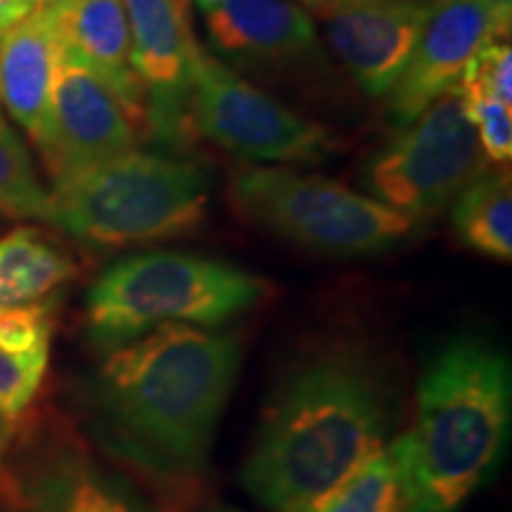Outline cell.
<instances>
[{"label": "cell", "mask_w": 512, "mask_h": 512, "mask_svg": "<svg viewBox=\"0 0 512 512\" xmlns=\"http://www.w3.org/2000/svg\"><path fill=\"white\" fill-rule=\"evenodd\" d=\"M145 124L91 69L60 53L48 133L38 145L53 183L138 150Z\"/></svg>", "instance_id": "30bf717a"}, {"label": "cell", "mask_w": 512, "mask_h": 512, "mask_svg": "<svg viewBox=\"0 0 512 512\" xmlns=\"http://www.w3.org/2000/svg\"><path fill=\"white\" fill-rule=\"evenodd\" d=\"M0 512H157L140 489L62 425H38L0 467Z\"/></svg>", "instance_id": "ba28073f"}, {"label": "cell", "mask_w": 512, "mask_h": 512, "mask_svg": "<svg viewBox=\"0 0 512 512\" xmlns=\"http://www.w3.org/2000/svg\"><path fill=\"white\" fill-rule=\"evenodd\" d=\"M304 3H309V5H316V8H320V10L325 8V0H304Z\"/></svg>", "instance_id": "83f0119b"}, {"label": "cell", "mask_w": 512, "mask_h": 512, "mask_svg": "<svg viewBox=\"0 0 512 512\" xmlns=\"http://www.w3.org/2000/svg\"><path fill=\"white\" fill-rule=\"evenodd\" d=\"M55 306L0 311V415L17 420L41 392L50 366Z\"/></svg>", "instance_id": "e0dca14e"}, {"label": "cell", "mask_w": 512, "mask_h": 512, "mask_svg": "<svg viewBox=\"0 0 512 512\" xmlns=\"http://www.w3.org/2000/svg\"><path fill=\"white\" fill-rule=\"evenodd\" d=\"M512 0H434L418 46L389 93V114L406 126L456 86L465 64L489 43L508 36Z\"/></svg>", "instance_id": "8fae6325"}, {"label": "cell", "mask_w": 512, "mask_h": 512, "mask_svg": "<svg viewBox=\"0 0 512 512\" xmlns=\"http://www.w3.org/2000/svg\"><path fill=\"white\" fill-rule=\"evenodd\" d=\"M453 91L460 95H477L512 105V50L510 43L494 41L484 46L465 64Z\"/></svg>", "instance_id": "7402d4cb"}, {"label": "cell", "mask_w": 512, "mask_h": 512, "mask_svg": "<svg viewBox=\"0 0 512 512\" xmlns=\"http://www.w3.org/2000/svg\"><path fill=\"white\" fill-rule=\"evenodd\" d=\"M512 425L510 358L482 335H460L427 358L406 448L411 512H460L496 472Z\"/></svg>", "instance_id": "3957f363"}, {"label": "cell", "mask_w": 512, "mask_h": 512, "mask_svg": "<svg viewBox=\"0 0 512 512\" xmlns=\"http://www.w3.org/2000/svg\"><path fill=\"white\" fill-rule=\"evenodd\" d=\"M233 207L254 226L330 256L387 252L418 226L335 178L290 166H247L230 181Z\"/></svg>", "instance_id": "8992f818"}, {"label": "cell", "mask_w": 512, "mask_h": 512, "mask_svg": "<svg viewBox=\"0 0 512 512\" xmlns=\"http://www.w3.org/2000/svg\"><path fill=\"white\" fill-rule=\"evenodd\" d=\"M204 512H245V510L233 508V505H211V508H207Z\"/></svg>", "instance_id": "4316f807"}, {"label": "cell", "mask_w": 512, "mask_h": 512, "mask_svg": "<svg viewBox=\"0 0 512 512\" xmlns=\"http://www.w3.org/2000/svg\"><path fill=\"white\" fill-rule=\"evenodd\" d=\"M484 159L463 100L451 88L370 159L363 183L377 202L420 223L453 202L484 171Z\"/></svg>", "instance_id": "52a82bcc"}, {"label": "cell", "mask_w": 512, "mask_h": 512, "mask_svg": "<svg viewBox=\"0 0 512 512\" xmlns=\"http://www.w3.org/2000/svg\"><path fill=\"white\" fill-rule=\"evenodd\" d=\"M299 512H411V482L403 439L389 441Z\"/></svg>", "instance_id": "d6986e66"}, {"label": "cell", "mask_w": 512, "mask_h": 512, "mask_svg": "<svg viewBox=\"0 0 512 512\" xmlns=\"http://www.w3.org/2000/svg\"><path fill=\"white\" fill-rule=\"evenodd\" d=\"M12 444H15V420L0 415V467L8 458Z\"/></svg>", "instance_id": "d4e9b609"}, {"label": "cell", "mask_w": 512, "mask_h": 512, "mask_svg": "<svg viewBox=\"0 0 512 512\" xmlns=\"http://www.w3.org/2000/svg\"><path fill=\"white\" fill-rule=\"evenodd\" d=\"M204 22L211 46L230 60L287 62L316 46L311 15L292 0H221Z\"/></svg>", "instance_id": "2e32d148"}, {"label": "cell", "mask_w": 512, "mask_h": 512, "mask_svg": "<svg viewBox=\"0 0 512 512\" xmlns=\"http://www.w3.org/2000/svg\"><path fill=\"white\" fill-rule=\"evenodd\" d=\"M74 275V256L46 230L22 226L0 238V311L43 302Z\"/></svg>", "instance_id": "ac0fdd59"}, {"label": "cell", "mask_w": 512, "mask_h": 512, "mask_svg": "<svg viewBox=\"0 0 512 512\" xmlns=\"http://www.w3.org/2000/svg\"><path fill=\"white\" fill-rule=\"evenodd\" d=\"M242 366L235 330L162 325L110 351L83 377L76 406L95 451L159 489L207 475Z\"/></svg>", "instance_id": "6da1fadb"}, {"label": "cell", "mask_w": 512, "mask_h": 512, "mask_svg": "<svg viewBox=\"0 0 512 512\" xmlns=\"http://www.w3.org/2000/svg\"><path fill=\"white\" fill-rule=\"evenodd\" d=\"M55 10L60 53L107 83L128 110L147 121L145 91L131 67V31L124 0H48Z\"/></svg>", "instance_id": "9a60e30c"}, {"label": "cell", "mask_w": 512, "mask_h": 512, "mask_svg": "<svg viewBox=\"0 0 512 512\" xmlns=\"http://www.w3.org/2000/svg\"><path fill=\"white\" fill-rule=\"evenodd\" d=\"M460 100L467 119L475 126L484 157L498 166L508 164L512 157V105L477 95H460Z\"/></svg>", "instance_id": "603a6c76"}, {"label": "cell", "mask_w": 512, "mask_h": 512, "mask_svg": "<svg viewBox=\"0 0 512 512\" xmlns=\"http://www.w3.org/2000/svg\"><path fill=\"white\" fill-rule=\"evenodd\" d=\"M209 195L197 162L133 150L53 183L46 223L102 252L155 245L200 230Z\"/></svg>", "instance_id": "5b68a950"}, {"label": "cell", "mask_w": 512, "mask_h": 512, "mask_svg": "<svg viewBox=\"0 0 512 512\" xmlns=\"http://www.w3.org/2000/svg\"><path fill=\"white\" fill-rule=\"evenodd\" d=\"M60 62L55 10L43 0L0 36V100L38 147L46 140Z\"/></svg>", "instance_id": "5bb4252c"}, {"label": "cell", "mask_w": 512, "mask_h": 512, "mask_svg": "<svg viewBox=\"0 0 512 512\" xmlns=\"http://www.w3.org/2000/svg\"><path fill=\"white\" fill-rule=\"evenodd\" d=\"M131 67L145 91L147 119L166 143H183L192 124V74L200 53L185 0H124Z\"/></svg>", "instance_id": "7c38bea8"}, {"label": "cell", "mask_w": 512, "mask_h": 512, "mask_svg": "<svg viewBox=\"0 0 512 512\" xmlns=\"http://www.w3.org/2000/svg\"><path fill=\"white\" fill-rule=\"evenodd\" d=\"M268 283L228 261L188 252H140L114 261L86 294L83 332L98 354L162 325L219 328L256 309Z\"/></svg>", "instance_id": "277c9868"}, {"label": "cell", "mask_w": 512, "mask_h": 512, "mask_svg": "<svg viewBox=\"0 0 512 512\" xmlns=\"http://www.w3.org/2000/svg\"><path fill=\"white\" fill-rule=\"evenodd\" d=\"M427 10V0H368L323 10L332 50L370 98L392 93L418 46Z\"/></svg>", "instance_id": "4fadbf2b"}, {"label": "cell", "mask_w": 512, "mask_h": 512, "mask_svg": "<svg viewBox=\"0 0 512 512\" xmlns=\"http://www.w3.org/2000/svg\"><path fill=\"white\" fill-rule=\"evenodd\" d=\"M192 124L233 155L266 164H316L337 152L325 126L292 112L221 60L197 53Z\"/></svg>", "instance_id": "9c48e42d"}, {"label": "cell", "mask_w": 512, "mask_h": 512, "mask_svg": "<svg viewBox=\"0 0 512 512\" xmlns=\"http://www.w3.org/2000/svg\"><path fill=\"white\" fill-rule=\"evenodd\" d=\"M354 3H368V0H325V8H337V5H354Z\"/></svg>", "instance_id": "484cf974"}, {"label": "cell", "mask_w": 512, "mask_h": 512, "mask_svg": "<svg viewBox=\"0 0 512 512\" xmlns=\"http://www.w3.org/2000/svg\"><path fill=\"white\" fill-rule=\"evenodd\" d=\"M396 420L389 363L361 344H323L273 384L240 482L266 510L299 512L387 446Z\"/></svg>", "instance_id": "7a4b0ae2"}, {"label": "cell", "mask_w": 512, "mask_h": 512, "mask_svg": "<svg viewBox=\"0 0 512 512\" xmlns=\"http://www.w3.org/2000/svg\"><path fill=\"white\" fill-rule=\"evenodd\" d=\"M453 230L467 249L486 259L512 261L510 171H479L453 197Z\"/></svg>", "instance_id": "ffe728a7"}, {"label": "cell", "mask_w": 512, "mask_h": 512, "mask_svg": "<svg viewBox=\"0 0 512 512\" xmlns=\"http://www.w3.org/2000/svg\"><path fill=\"white\" fill-rule=\"evenodd\" d=\"M50 192L38 178L27 145L0 119V216L46 221Z\"/></svg>", "instance_id": "44dd1931"}, {"label": "cell", "mask_w": 512, "mask_h": 512, "mask_svg": "<svg viewBox=\"0 0 512 512\" xmlns=\"http://www.w3.org/2000/svg\"><path fill=\"white\" fill-rule=\"evenodd\" d=\"M41 3L43 0H0V36L17 22H22Z\"/></svg>", "instance_id": "cb8c5ba5"}]
</instances>
